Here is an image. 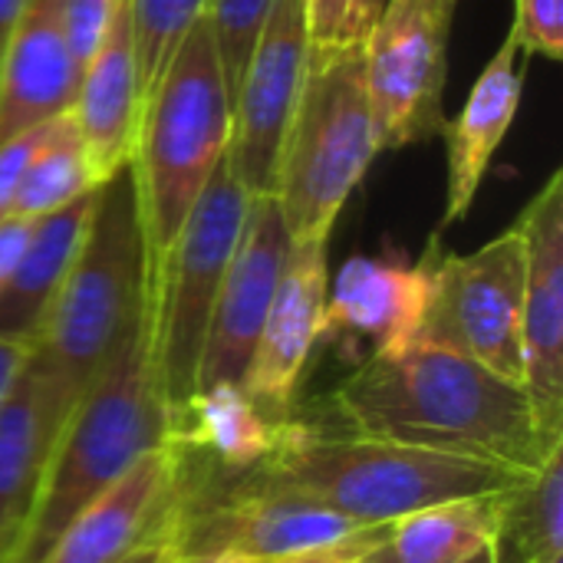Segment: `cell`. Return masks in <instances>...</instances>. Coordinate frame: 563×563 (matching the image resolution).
I'll return each instance as SVG.
<instances>
[{
  "label": "cell",
  "instance_id": "6da1fadb",
  "mask_svg": "<svg viewBox=\"0 0 563 563\" xmlns=\"http://www.w3.org/2000/svg\"><path fill=\"white\" fill-rule=\"evenodd\" d=\"M330 412L350 432L518 475L538 472L563 445V435L541 426L521 383L426 340L356 363L333 389Z\"/></svg>",
  "mask_w": 563,
  "mask_h": 563
},
{
  "label": "cell",
  "instance_id": "7a4b0ae2",
  "mask_svg": "<svg viewBox=\"0 0 563 563\" xmlns=\"http://www.w3.org/2000/svg\"><path fill=\"white\" fill-rule=\"evenodd\" d=\"M261 478L290 488L360 528H386L412 511L492 495L515 485L518 472L373 439L360 432H327L294 412L274 452L254 468Z\"/></svg>",
  "mask_w": 563,
  "mask_h": 563
},
{
  "label": "cell",
  "instance_id": "3957f363",
  "mask_svg": "<svg viewBox=\"0 0 563 563\" xmlns=\"http://www.w3.org/2000/svg\"><path fill=\"white\" fill-rule=\"evenodd\" d=\"M168 435L152 373L148 297L73 406L26 531L7 563H40L63 528Z\"/></svg>",
  "mask_w": 563,
  "mask_h": 563
},
{
  "label": "cell",
  "instance_id": "277c9868",
  "mask_svg": "<svg viewBox=\"0 0 563 563\" xmlns=\"http://www.w3.org/2000/svg\"><path fill=\"white\" fill-rule=\"evenodd\" d=\"M228 148L231 92L211 26L198 20L145 99L129 158L145 244V280L168 257Z\"/></svg>",
  "mask_w": 563,
  "mask_h": 563
},
{
  "label": "cell",
  "instance_id": "5b68a950",
  "mask_svg": "<svg viewBox=\"0 0 563 563\" xmlns=\"http://www.w3.org/2000/svg\"><path fill=\"white\" fill-rule=\"evenodd\" d=\"M373 158H379V142L363 40L310 46L303 89L274 178V198L290 241L330 238Z\"/></svg>",
  "mask_w": 563,
  "mask_h": 563
},
{
  "label": "cell",
  "instance_id": "8992f818",
  "mask_svg": "<svg viewBox=\"0 0 563 563\" xmlns=\"http://www.w3.org/2000/svg\"><path fill=\"white\" fill-rule=\"evenodd\" d=\"M145 297V244L129 165L99 185L79 254L30 346L79 396Z\"/></svg>",
  "mask_w": 563,
  "mask_h": 563
},
{
  "label": "cell",
  "instance_id": "52a82bcc",
  "mask_svg": "<svg viewBox=\"0 0 563 563\" xmlns=\"http://www.w3.org/2000/svg\"><path fill=\"white\" fill-rule=\"evenodd\" d=\"M247 208L251 195L244 191L231 168V158L224 155L214 178L185 218L168 257L145 280L152 373L168 422L198 389L208 320L238 238L244 231Z\"/></svg>",
  "mask_w": 563,
  "mask_h": 563
},
{
  "label": "cell",
  "instance_id": "ba28073f",
  "mask_svg": "<svg viewBox=\"0 0 563 563\" xmlns=\"http://www.w3.org/2000/svg\"><path fill=\"white\" fill-rule=\"evenodd\" d=\"M525 238L518 228L472 254L435 247L429 307L419 340L455 350L492 373L525 376Z\"/></svg>",
  "mask_w": 563,
  "mask_h": 563
},
{
  "label": "cell",
  "instance_id": "9c48e42d",
  "mask_svg": "<svg viewBox=\"0 0 563 563\" xmlns=\"http://www.w3.org/2000/svg\"><path fill=\"white\" fill-rule=\"evenodd\" d=\"M455 7L459 0H389L366 30L363 59L379 152L442 135Z\"/></svg>",
  "mask_w": 563,
  "mask_h": 563
},
{
  "label": "cell",
  "instance_id": "30bf717a",
  "mask_svg": "<svg viewBox=\"0 0 563 563\" xmlns=\"http://www.w3.org/2000/svg\"><path fill=\"white\" fill-rule=\"evenodd\" d=\"M310 36L303 0H277L231 96V168L251 198L274 195L280 148L303 89Z\"/></svg>",
  "mask_w": 563,
  "mask_h": 563
},
{
  "label": "cell",
  "instance_id": "8fae6325",
  "mask_svg": "<svg viewBox=\"0 0 563 563\" xmlns=\"http://www.w3.org/2000/svg\"><path fill=\"white\" fill-rule=\"evenodd\" d=\"M287 251H290V234L277 198L274 195L251 198L244 231L238 238V247L231 254V264L224 271L208 320L198 389L244 383L264 317L271 310L277 280L284 274Z\"/></svg>",
  "mask_w": 563,
  "mask_h": 563
},
{
  "label": "cell",
  "instance_id": "7c38bea8",
  "mask_svg": "<svg viewBox=\"0 0 563 563\" xmlns=\"http://www.w3.org/2000/svg\"><path fill=\"white\" fill-rule=\"evenodd\" d=\"M439 234L416 264L383 257H350L327 290L320 343H330L353 366L373 353H389L419 340Z\"/></svg>",
  "mask_w": 563,
  "mask_h": 563
},
{
  "label": "cell",
  "instance_id": "4fadbf2b",
  "mask_svg": "<svg viewBox=\"0 0 563 563\" xmlns=\"http://www.w3.org/2000/svg\"><path fill=\"white\" fill-rule=\"evenodd\" d=\"M525 238V376L521 386L554 435H563V172L558 168L515 224Z\"/></svg>",
  "mask_w": 563,
  "mask_h": 563
},
{
  "label": "cell",
  "instance_id": "5bb4252c",
  "mask_svg": "<svg viewBox=\"0 0 563 563\" xmlns=\"http://www.w3.org/2000/svg\"><path fill=\"white\" fill-rule=\"evenodd\" d=\"M327 244L330 238L290 241L284 274L241 383L257 409L274 422H287L297 412V389L320 343L327 307Z\"/></svg>",
  "mask_w": 563,
  "mask_h": 563
},
{
  "label": "cell",
  "instance_id": "9a60e30c",
  "mask_svg": "<svg viewBox=\"0 0 563 563\" xmlns=\"http://www.w3.org/2000/svg\"><path fill=\"white\" fill-rule=\"evenodd\" d=\"M79 393L33 350L0 406V563L13 558Z\"/></svg>",
  "mask_w": 563,
  "mask_h": 563
},
{
  "label": "cell",
  "instance_id": "2e32d148",
  "mask_svg": "<svg viewBox=\"0 0 563 563\" xmlns=\"http://www.w3.org/2000/svg\"><path fill=\"white\" fill-rule=\"evenodd\" d=\"M172 485L175 459L162 442L99 492L63 528L40 563H122L132 558L162 531Z\"/></svg>",
  "mask_w": 563,
  "mask_h": 563
},
{
  "label": "cell",
  "instance_id": "e0dca14e",
  "mask_svg": "<svg viewBox=\"0 0 563 563\" xmlns=\"http://www.w3.org/2000/svg\"><path fill=\"white\" fill-rule=\"evenodd\" d=\"M79 76L59 0H30L0 59V145L69 112Z\"/></svg>",
  "mask_w": 563,
  "mask_h": 563
},
{
  "label": "cell",
  "instance_id": "ac0fdd59",
  "mask_svg": "<svg viewBox=\"0 0 563 563\" xmlns=\"http://www.w3.org/2000/svg\"><path fill=\"white\" fill-rule=\"evenodd\" d=\"M142 106L145 96L132 36V13L129 0H122L106 36L99 40L79 76L76 99L69 109L102 181H109L119 168L129 165Z\"/></svg>",
  "mask_w": 563,
  "mask_h": 563
},
{
  "label": "cell",
  "instance_id": "d6986e66",
  "mask_svg": "<svg viewBox=\"0 0 563 563\" xmlns=\"http://www.w3.org/2000/svg\"><path fill=\"white\" fill-rule=\"evenodd\" d=\"M521 56L525 53L508 33L501 49L475 79L462 112L455 119H445L442 125L445 152H449V188H445L442 224H455L472 211L478 188L485 185L488 165L518 115L521 89H525Z\"/></svg>",
  "mask_w": 563,
  "mask_h": 563
},
{
  "label": "cell",
  "instance_id": "ffe728a7",
  "mask_svg": "<svg viewBox=\"0 0 563 563\" xmlns=\"http://www.w3.org/2000/svg\"><path fill=\"white\" fill-rule=\"evenodd\" d=\"M99 201V188L82 195L79 201L33 221L30 241L10 271L7 284L0 287V336L33 346L59 284L66 280L86 228L92 221Z\"/></svg>",
  "mask_w": 563,
  "mask_h": 563
},
{
  "label": "cell",
  "instance_id": "44dd1931",
  "mask_svg": "<svg viewBox=\"0 0 563 563\" xmlns=\"http://www.w3.org/2000/svg\"><path fill=\"white\" fill-rule=\"evenodd\" d=\"M501 495L505 488L412 511L386 525L360 563H495Z\"/></svg>",
  "mask_w": 563,
  "mask_h": 563
},
{
  "label": "cell",
  "instance_id": "7402d4cb",
  "mask_svg": "<svg viewBox=\"0 0 563 563\" xmlns=\"http://www.w3.org/2000/svg\"><path fill=\"white\" fill-rule=\"evenodd\" d=\"M495 563H563V445L505 488Z\"/></svg>",
  "mask_w": 563,
  "mask_h": 563
},
{
  "label": "cell",
  "instance_id": "603a6c76",
  "mask_svg": "<svg viewBox=\"0 0 563 563\" xmlns=\"http://www.w3.org/2000/svg\"><path fill=\"white\" fill-rule=\"evenodd\" d=\"M99 185H102V175L96 172V165L86 152L76 119H73V112H63L53 119L46 139L26 162L16 195H13L10 218L40 221V218L79 201L82 195L96 191Z\"/></svg>",
  "mask_w": 563,
  "mask_h": 563
},
{
  "label": "cell",
  "instance_id": "cb8c5ba5",
  "mask_svg": "<svg viewBox=\"0 0 563 563\" xmlns=\"http://www.w3.org/2000/svg\"><path fill=\"white\" fill-rule=\"evenodd\" d=\"M132 36L142 76V96L158 86L162 73L175 59L185 36L208 13V0H129Z\"/></svg>",
  "mask_w": 563,
  "mask_h": 563
},
{
  "label": "cell",
  "instance_id": "d4e9b609",
  "mask_svg": "<svg viewBox=\"0 0 563 563\" xmlns=\"http://www.w3.org/2000/svg\"><path fill=\"white\" fill-rule=\"evenodd\" d=\"M277 0H208V26L214 36V49L221 59V73L228 82V92L234 96L241 73L251 59V49L271 16Z\"/></svg>",
  "mask_w": 563,
  "mask_h": 563
},
{
  "label": "cell",
  "instance_id": "484cf974",
  "mask_svg": "<svg viewBox=\"0 0 563 563\" xmlns=\"http://www.w3.org/2000/svg\"><path fill=\"white\" fill-rule=\"evenodd\" d=\"M511 36L525 56H563V0H518Z\"/></svg>",
  "mask_w": 563,
  "mask_h": 563
},
{
  "label": "cell",
  "instance_id": "4316f807",
  "mask_svg": "<svg viewBox=\"0 0 563 563\" xmlns=\"http://www.w3.org/2000/svg\"><path fill=\"white\" fill-rule=\"evenodd\" d=\"M119 3L122 0H59V16L66 26L69 49L79 63V73L86 69L89 56L96 53L99 40L106 36Z\"/></svg>",
  "mask_w": 563,
  "mask_h": 563
},
{
  "label": "cell",
  "instance_id": "83f0119b",
  "mask_svg": "<svg viewBox=\"0 0 563 563\" xmlns=\"http://www.w3.org/2000/svg\"><path fill=\"white\" fill-rule=\"evenodd\" d=\"M310 46L350 43L356 36V0H303Z\"/></svg>",
  "mask_w": 563,
  "mask_h": 563
},
{
  "label": "cell",
  "instance_id": "f1b7e54d",
  "mask_svg": "<svg viewBox=\"0 0 563 563\" xmlns=\"http://www.w3.org/2000/svg\"><path fill=\"white\" fill-rule=\"evenodd\" d=\"M53 119L43 122V125H33L20 135H13L10 142L0 145V221L10 218V208H13V195H16V185H20V175L30 162V155L40 148V142L46 139Z\"/></svg>",
  "mask_w": 563,
  "mask_h": 563
},
{
  "label": "cell",
  "instance_id": "f546056e",
  "mask_svg": "<svg viewBox=\"0 0 563 563\" xmlns=\"http://www.w3.org/2000/svg\"><path fill=\"white\" fill-rule=\"evenodd\" d=\"M383 531L386 528H366L343 541H333V544H323V548H313V551H303L294 558H280L274 563H360V558L383 538Z\"/></svg>",
  "mask_w": 563,
  "mask_h": 563
},
{
  "label": "cell",
  "instance_id": "4dcf8cb0",
  "mask_svg": "<svg viewBox=\"0 0 563 563\" xmlns=\"http://www.w3.org/2000/svg\"><path fill=\"white\" fill-rule=\"evenodd\" d=\"M30 231H33V221H23V218L0 221V287L7 284L10 271L16 267V261L30 241Z\"/></svg>",
  "mask_w": 563,
  "mask_h": 563
},
{
  "label": "cell",
  "instance_id": "1f68e13d",
  "mask_svg": "<svg viewBox=\"0 0 563 563\" xmlns=\"http://www.w3.org/2000/svg\"><path fill=\"white\" fill-rule=\"evenodd\" d=\"M26 353H30V346L0 336V406L7 399V393L13 389V383H16V376H20V369L26 363Z\"/></svg>",
  "mask_w": 563,
  "mask_h": 563
},
{
  "label": "cell",
  "instance_id": "d6a6232c",
  "mask_svg": "<svg viewBox=\"0 0 563 563\" xmlns=\"http://www.w3.org/2000/svg\"><path fill=\"white\" fill-rule=\"evenodd\" d=\"M26 3L30 0H0V59H3V49H7V43H10V36H13Z\"/></svg>",
  "mask_w": 563,
  "mask_h": 563
},
{
  "label": "cell",
  "instance_id": "836d02e7",
  "mask_svg": "<svg viewBox=\"0 0 563 563\" xmlns=\"http://www.w3.org/2000/svg\"><path fill=\"white\" fill-rule=\"evenodd\" d=\"M168 541H165V525H162V531L148 541V544H142L132 558H125L122 563H165L168 561Z\"/></svg>",
  "mask_w": 563,
  "mask_h": 563
},
{
  "label": "cell",
  "instance_id": "e575fe53",
  "mask_svg": "<svg viewBox=\"0 0 563 563\" xmlns=\"http://www.w3.org/2000/svg\"><path fill=\"white\" fill-rule=\"evenodd\" d=\"M386 3H389V0H356V36H360V40H363L366 30L376 23V16L383 13Z\"/></svg>",
  "mask_w": 563,
  "mask_h": 563
},
{
  "label": "cell",
  "instance_id": "d590c367",
  "mask_svg": "<svg viewBox=\"0 0 563 563\" xmlns=\"http://www.w3.org/2000/svg\"><path fill=\"white\" fill-rule=\"evenodd\" d=\"M165 563H274L254 561V558H234V554H168Z\"/></svg>",
  "mask_w": 563,
  "mask_h": 563
}]
</instances>
